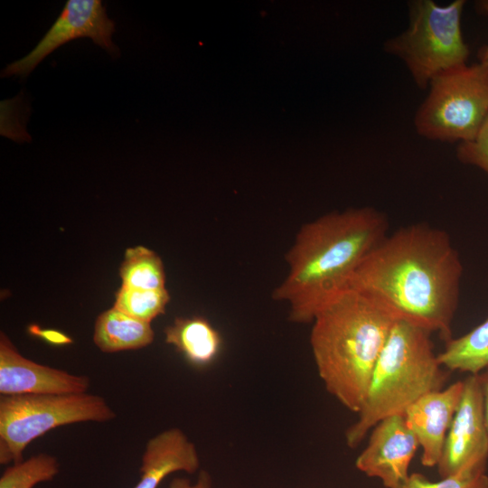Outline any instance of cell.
I'll return each instance as SVG.
<instances>
[{
  "label": "cell",
  "instance_id": "obj_1",
  "mask_svg": "<svg viewBox=\"0 0 488 488\" xmlns=\"http://www.w3.org/2000/svg\"><path fill=\"white\" fill-rule=\"evenodd\" d=\"M463 271L448 233L416 223L387 235L360 264L348 289L446 342L452 338Z\"/></svg>",
  "mask_w": 488,
  "mask_h": 488
},
{
  "label": "cell",
  "instance_id": "obj_2",
  "mask_svg": "<svg viewBox=\"0 0 488 488\" xmlns=\"http://www.w3.org/2000/svg\"><path fill=\"white\" fill-rule=\"evenodd\" d=\"M387 216L372 207L324 214L304 224L286 255L288 273L272 294L286 302L289 319L312 323L347 290L363 259L388 235Z\"/></svg>",
  "mask_w": 488,
  "mask_h": 488
},
{
  "label": "cell",
  "instance_id": "obj_3",
  "mask_svg": "<svg viewBox=\"0 0 488 488\" xmlns=\"http://www.w3.org/2000/svg\"><path fill=\"white\" fill-rule=\"evenodd\" d=\"M397 317L374 299L347 289L314 317L310 345L326 390L358 413Z\"/></svg>",
  "mask_w": 488,
  "mask_h": 488
},
{
  "label": "cell",
  "instance_id": "obj_4",
  "mask_svg": "<svg viewBox=\"0 0 488 488\" xmlns=\"http://www.w3.org/2000/svg\"><path fill=\"white\" fill-rule=\"evenodd\" d=\"M431 333L397 320L371 374L357 420L345 431L355 448L380 420L404 415L425 394L443 389L449 371L439 362Z\"/></svg>",
  "mask_w": 488,
  "mask_h": 488
},
{
  "label": "cell",
  "instance_id": "obj_5",
  "mask_svg": "<svg viewBox=\"0 0 488 488\" xmlns=\"http://www.w3.org/2000/svg\"><path fill=\"white\" fill-rule=\"evenodd\" d=\"M465 5V0L445 6L432 0L411 1L408 29L385 42V52L405 63L419 89L428 88L441 72L466 64L470 50L461 29Z\"/></svg>",
  "mask_w": 488,
  "mask_h": 488
},
{
  "label": "cell",
  "instance_id": "obj_6",
  "mask_svg": "<svg viewBox=\"0 0 488 488\" xmlns=\"http://www.w3.org/2000/svg\"><path fill=\"white\" fill-rule=\"evenodd\" d=\"M428 88L414 118L417 133L433 141L474 140L488 117V62L443 71Z\"/></svg>",
  "mask_w": 488,
  "mask_h": 488
},
{
  "label": "cell",
  "instance_id": "obj_7",
  "mask_svg": "<svg viewBox=\"0 0 488 488\" xmlns=\"http://www.w3.org/2000/svg\"><path fill=\"white\" fill-rule=\"evenodd\" d=\"M115 418L105 399L94 394L1 395L0 464L23 461L26 446L53 428Z\"/></svg>",
  "mask_w": 488,
  "mask_h": 488
},
{
  "label": "cell",
  "instance_id": "obj_8",
  "mask_svg": "<svg viewBox=\"0 0 488 488\" xmlns=\"http://www.w3.org/2000/svg\"><path fill=\"white\" fill-rule=\"evenodd\" d=\"M115 22L108 18L100 0H68L59 16L25 56L6 65L1 77H27L49 54L71 40L88 37L111 56L117 57L118 48L112 41Z\"/></svg>",
  "mask_w": 488,
  "mask_h": 488
},
{
  "label": "cell",
  "instance_id": "obj_9",
  "mask_svg": "<svg viewBox=\"0 0 488 488\" xmlns=\"http://www.w3.org/2000/svg\"><path fill=\"white\" fill-rule=\"evenodd\" d=\"M488 430L484 421L483 398L476 375L464 380V390L437 464L443 477L466 470L486 469Z\"/></svg>",
  "mask_w": 488,
  "mask_h": 488
},
{
  "label": "cell",
  "instance_id": "obj_10",
  "mask_svg": "<svg viewBox=\"0 0 488 488\" xmlns=\"http://www.w3.org/2000/svg\"><path fill=\"white\" fill-rule=\"evenodd\" d=\"M418 447L404 415L389 416L371 430L355 466L368 477L380 480L386 488H399L410 474L409 465Z\"/></svg>",
  "mask_w": 488,
  "mask_h": 488
},
{
  "label": "cell",
  "instance_id": "obj_11",
  "mask_svg": "<svg viewBox=\"0 0 488 488\" xmlns=\"http://www.w3.org/2000/svg\"><path fill=\"white\" fill-rule=\"evenodd\" d=\"M89 379L42 365L23 357L0 334L1 395L86 393Z\"/></svg>",
  "mask_w": 488,
  "mask_h": 488
},
{
  "label": "cell",
  "instance_id": "obj_12",
  "mask_svg": "<svg viewBox=\"0 0 488 488\" xmlns=\"http://www.w3.org/2000/svg\"><path fill=\"white\" fill-rule=\"evenodd\" d=\"M463 390L464 380L455 381L446 389L425 394L405 411L406 422L422 449V465H437Z\"/></svg>",
  "mask_w": 488,
  "mask_h": 488
},
{
  "label": "cell",
  "instance_id": "obj_13",
  "mask_svg": "<svg viewBox=\"0 0 488 488\" xmlns=\"http://www.w3.org/2000/svg\"><path fill=\"white\" fill-rule=\"evenodd\" d=\"M200 468L195 445L177 427L150 438L141 458L140 479L134 488H157L174 472L194 474Z\"/></svg>",
  "mask_w": 488,
  "mask_h": 488
},
{
  "label": "cell",
  "instance_id": "obj_14",
  "mask_svg": "<svg viewBox=\"0 0 488 488\" xmlns=\"http://www.w3.org/2000/svg\"><path fill=\"white\" fill-rule=\"evenodd\" d=\"M164 335L165 343L174 346L195 367L211 364L222 347L221 333L202 316L176 317L164 329Z\"/></svg>",
  "mask_w": 488,
  "mask_h": 488
},
{
  "label": "cell",
  "instance_id": "obj_15",
  "mask_svg": "<svg viewBox=\"0 0 488 488\" xmlns=\"http://www.w3.org/2000/svg\"><path fill=\"white\" fill-rule=\"evenodd\" d=\"M154 337L150 323L112 307L98 316L93 341L101 352L111 353L144 348L152 343Z\"/></svg>",
  "mask_w": 488,
  "mask_h": 488
},
{
  "label": "cell",
  "instance_id": "obj_16",
  "mask_svg": "<svg viewBox=\"0 0 488 488\" xmlns=\"http://www.w3.org/2000/svg\"><path fill=\"white\" fill-rule=\"evenodd\" d=\"M448 371L476 375L488 368V317L467 333L446 342L437 354Z\"/></svg>",
  "mask_w": 488,
  "mask_h": 488
},
{
  "label": "cell",
  "instance_id": "obj_17",
  "mask_svg": "<svg viewBox=\"0 0 488 488\" xmlns=\"http://www.w3.org/2000/svg\"><path fill=\"white\" fill-rule=\"evenodd\" d=\"M122 285L142 289H162L165 275L160 257L143 246L127 249L119 268Z\"/></svg>",
  "mask_w": 488,
  "mask_h": 488
},
{
  "label": "cell",
  "instance_id": "obj_18",
  "mask_svg": "<svg viewBox=\"0 0 488 488\" xmlns=\"http://www.w3.org/2000/svg\"><path fill=\"white\" fill-rule=\"evenodd\" d=\"M170 296L165 288L142 289L123 286L116 293L113 307L144 322L151 323L164 314Z\"/></svg>",
  "mask_w": 488,
  "mask_h": 488
},
{
  "label": "cell",
  "instance_id": "obj_19",
  "mask_svg": "<svg viewBox=\"0 0 488 488\" xmlns=\"http://www.w3.org/2000/svg\"><path fill=\"white\" fill-rule=\"evenodd\" d=\"M59 471L56 457L38 454L7 467L1 475L0 488H33L40 483L52 480Z\"/></svg>",
  "mask_w": 488,
  "mask_h": 488
},
{
  "label": "cell",
  "instance_id": "obj_20",
  "mask_svg": "<svg viewBox=\"0 0 488 488\" xmlns=\"http://www.w3.org/2000/svg\"><path fill=\"white\" fill-rule=\"evenodd\" d=\"M1 136L14 142H30L31 136L26 131V122L30 114L23 92L14 99L1 101Z\"/></svg>",
  "mask_w": 488,
  "mask_h": 488
},
{
  "label": "cell",
  "instance_id": "obj_21",
  "mask_svg": "<svg viewBox=\"0 0 488 488\" xmlns=\"http://www.w3.org/2000/svg\"><path fill=\"white\" fill-rule=\"evenodd\" d=\"M399 488H488L486 469H474L432 482L420 473H412Z\"/></svg>",
  "mask_w": 488,
  "mask_h": 488
},
{
  "label": "cell",
  "instance_id": "obj_22",
  "mask_svg": "<svg viewBox=\"0 0 488 488\" xmlns=\"http://www.w3.org/2000/svg\"><path fill=\"white\" fill-rule=\"evenodd\" d=\"M456 157L462 164L474 165L488 175V117L474 140L458 144Z\"/></svg>",
  "mask_w": 488,
  "mask_h": 488
},
{
  "label": "cell",
  "instance_id": "obj_23",
  "mask_svg": "<svg viewBox=\"0 0 488 488\" xmlns=\"http://www.w3.org/2000/svg\"><path fill=\"white\" fill-rule=\"evenodd\" d=\"M168 488H211V478L207 471L202 470L195 483L178 477L172 480Z\"/></svg>",
  "mask_w": 488,
  "mask_h": 488
},
{
  "label": "cell",
  "instance_id": "obj_24",
  "mask_svg": "<svg viewBox=\"0 0 488 488\" xmlns=\"http://www.w3.org/2000/svg\"><path fill=\"white\" fill-rule=\"evenodd\" d=\"M29 331L33 334L40 336L41 338L52 344L61 345L71 343V340L69 336L55 330H42L36 325H31Z\"/></svg>",
  "mask_w": 488,
  "mask_h": 488
},
{
  "label": "cell",
  "instance_id": "obj_25",
  "mask_svg": "<svg viewBox=\"0 0 488 488\" xmlns=\"http://www.w3.org/2000/svg\"><path fill=\"white\" fill-rule=\"evenodd\" d=\"M483 398L484 421L488 430V368L477 374Z\"/></svg>",
  "mask_w": 488,
  "mask_h": 488
},
{
  "label": "cell",
  "instance_id": "obj_26",
  "mask_svg": "<svg viewBox=\"0 0 488 488\" xmlns=\"http://www.w3.org/2000/svg\"><path fill=\"white\" fill-rule=\"evenodd\" d=\"M475 9L478 13L488 15V0L476 2ZM477 58L481 62H488V45H483L478 50Z\"/></svg>",
  "mask_w": 488,
  "mask_h": 488
}]
</instances>
